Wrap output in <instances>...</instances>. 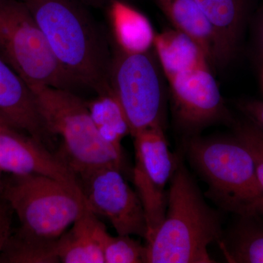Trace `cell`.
<instances>
[{
  "mask_svg": "<svg viewBox=\"0 0 263 263\" xmlns=\"http://www.w3.org/2000/svg\"><path fill=\"white\" fill-rule=\"evenodd\" d=\"M62 67L97 95L111 92L112 52L106 37L78 0H22Z\"/></svg>",
  "mask_w": 263,
  "mask_h": 263,
  "instance_id": "obj_1",
  "label": "cell"
},
{
  "mask_svg": "<svg viewBox=\"0 0 263 263\" xmlns=\"http://www.w3.org/2000/svg\"><path fill=\"white\" fill-rule=\"evenodd\" d=\"M170 184L163 221L145 245L146 262H215L208 249L221 237L219 218L181 162Z\"/></svg>",
  "mask_w": 263,
  "mask_h": 263,
  "instance_id": "obj_2",
  "label": "cell"
},
{
  "mask_svg": "<svg viewBox=\"0 0 263 263\" xmlns=\"http://www.w3.org/2000/svg\"><path fill=\"white\" fill-rule=\"evenodd\" d=\"M40 115L52 138L62 141L58 155L77 178L105 167L123 168L124 155L104 141L86 101L76 92L45 85L29 86Z\"/></svg>",
  "mask_w": 263,
  "mask_h": 263,
  "instance_id": "obj_3",
  "label": "cell"
},
{
  "mask_svg": "<svg viewBox=\"0 0 263 263\" xmlns=\"http://www.w3.org/2000/svg\"><path fill=\"white\" fill-rule=\"evenodd\" d=\"M187 151L194 167L221 206L242 217L260 216L263 192L253 157L243 142L236 136L193 138Z\"/></svg>",
  "mask_w": 263,
  "mask_h": 263,
  "instance_id": "obj_4",
  "label": "cell"
},
{
  "mask_svg": "<svg viewBox=\"0 0 263 263\" xmlns=\"http://www.w3.org/2000/svg\"><path fill=\"white\" fill-rule=\"evenodd\" d=\"M0 195L18 216V228L46 240L58 239L86 206L79 186L41 175H11Z\"/></svg>",
  "mask_w": 263,
  "mask_h": 263,
  "instance_id": "obj_5",
  "label": "cell"
},
{
  "mask_svg": "<svg viewBox=\"0 0 263 263\" xmlns=\"http://www.w3.org/2000/svg\"><path fill=\"white\" fill-rule=\"evenodd\" d=\"M0 56L28 86L76 92L81 86L65 70L22 0H0Z\"/></svg>",
  "mask_w": 263,
  "mask_h": 263,
  "instance_id": "obj_6",
  "label": "cell"
},
{
  "mask_svg": "<svg viewBox=\"0 0 263 263\" xmlns=\"http://www.w3.org/2000/svg\"><path fill=\"white\" fill-rule=\"evenodd\" d=\"M155 52L129 53L115 46L109 84L130 127L131 136L147 128L163 127L165 92Z\"/></svg>",
  "mask_w": 263,
  "mask_h": 263,
  "instance_id": "obj_7",
  "label": "cell"
},
{
  "mask_svg": "<svg viewBox=\"0 0 263 263\" xmlns=\"http://www.w3.org/2000/svg\"><path fill=\"white\" fill-rule=\"evenodd\" d=\"M133 138L136 154L133 181L146 216V241L163 221L167 209L165 187L180 162L170 150L163 127L147 128Z\"/></svg>",
  "mask_w": 263,
  "mask_h": 263,
  "instance_id": "obj_8",
  "label": "cell"
},
{
  "mask_svg": "<svg viewBox=\"0 0 263 263\" xmlns=\"http://www.w3.org/2000/svg\"><path fill=\"white\" fill-rule=\"evenodd\" d=\"M86 205L108 219L118 235L146 238L147 224L139 196L128 184L122 170L105 167L78 177Z\"/></svg>",
  "mask_w": 263,
  "mask_h": 263,
  "instance_id": "obj_9",
  "label": "cell"
},
{
  "mask_svg": "<svg viewBox=\"0 0 263 263\" xmlns=\"http://www.w3.org/2000/svg\"><path fill=\"white\" fill-rule=\"evenodd\" d=\"M176 122L187 133L228 119L220 90L210 65L183 71L167 80Z\"/></svg>",
  "mask_w": 263,
  "mask_h": 263,
  "instance_id": "obj_10",
  "label": "cell"
},
{
  "mask_svg": "<svg viewBox=\"0 0 263 263\" xmlns=\"http://www.w3.org/2000/svg\"><path fill=\"white\" fill-rule=\"evenodd\" d=\"M0 169L15 176L41 175L79 186L77 176L58 154L0 116Z\"/></svg>",
  "mask_w": 263,
  "mask_h": 263,
  "instance_id": "obj_11",
  "label": "cell"
},
{
  "mask_svg": "<svg viewBox=\"0 0 263 263\" xmlns=\"http://www.w3.org/2000/svg\"><path fill=\"white\" fill-rule=\"evenodd\" d=\"M0 116L49 148L53 138L45 127L32 90L0 56Z\"/></svg>",
  "mask_w": 263,
  "mask_h": 263,
  "instance_id": "obj_12",
  "label": "cell"
},
{
  "mask_svg": "<svg viewBox=\"0 0 263 263\" xmlns=\"http://www.w3.org/2000/svg\"><path fill=\"white\" fill-rule=\"evenodd\" d=\"M212 26L216 41V65L233 60L239 48L251 0H195Z\"/></svg>",
  "mask_w": 263,
  "mask_h": 263,
  "instance_id": "obj_13",
  "label": "cell"
},
{
  "mask_svg": "<svg viewBox=\"0 0 263 263\" xmlns=\"http://www.w3.org/2000/svg\"><path fill=\"white\" fill-rule=\"evenodd\" d=\"M108 234L94 212L85 206L72 226L57 240L62 263H105L103 245Z\"/></svg>",
  "mask_w": 263,
  "mask_h": 263,
  "instance_id": "obj_14",
  "label": "cell"
},
{
  "mask_svg": "<svg viewBox=\"0 0 263 263\" xmlns=\"http://www.w3.org/2000/svg\"><path fill=\"white\" fill-rule=\"evenodd\" d=\"M116 46L129 53H145L154 47L156 33L146 15L125 0L107 5Z\"/></svg>",
  "mask_w": 263,
  "mask_h": 263,
  "instance_id": "obj_15",
  "label": "cell"
},
{
  "mask_svg": "<svg viewBox=\"0 0 263 263\" xmlns=\"http://www.w3.org/2000/svg\"><path fill=\"white\" fill-rule=\"evenodd\" d=\"M153 49L167 81L183 71L211 65L202 48L191 37L175 29L156 34Z\"/></svg>",
  "mask_w": 263,
  "mask_h": 263,
  "instance_id": "obj_16",
  "label": "cell"
},
{
  "mask_svg": "<svg viewBox=\"0 0 263 263\" xmlns=\"http://www.w3.org/2000/svg\"><path fill=\"white\" fill-rule=\"evenodd\" d=\"M174 29L194 40L211 63H215L216 41L212 26L195 0H155Z\"/></svg>",
  "mask_w": 263,
  "mask_h": 263,
  "instance_id": "obj_17",
  "label": "cell"
},
{
  "mask_svg": "<svg viewBox=\"0 0 263 263\" xmlns=\"http://www.w3.org/2000/svg\"><path fill=\"white\" fill-rule=\"evenodd\" d=\"M90 116L104 141L119 151L122 140L130 135V127L120 104L113 92L97 95L86 102Z\"/></svg>",
  "mask_w": 263,
  "mask_h": 263,
  "instance_id": "obj_18",
  "label": "cell"
},
{
  "mask_svg": "<svg viewBox=\"0 0 263 263\" xmlns=\"http://www.w3.org/2000/svg\"><path fill=\"white\" fill-rule=\"evenodd\" d=\"M57 240L37 238L18 228L10 235L0 255V262H60L57 254Z\"/></svg>",
  "mask_w": 263,
  "mask_h": 263,
  "instance_id": "obj_19",
  "label": "cell"
},
{
  "mask_svg": "<svg viewBox=\"0 0 263 263\" xmlns=\"http://www.w3.org/2000/svg\"><path fill=\"white\" fill-rule=\"evenodd\" d=\"M247 221L233 232L228 243H221L227 260L234 263H263V221Z\"/></svg>",
  "mask_w": 263,
  "mask_h": 263,
  "instance_id": "obj_20",
  "label": "cell"
},
{
  "mask_svg": "<svg viewBox=\"0 0 263 263\" xmlns=\"http://www.w3.org/2000/svg\"><path fill=\"white\" fill-rule=\"evenodd\" d=\"M105 263L146 262V247L131 235L108 234L103 245Z\"/></svg>",
  "mask_w": 263,
  "mask_h": 263,
  "instance_id": "obj_21",
  "label": "cell"
},
{
  "mask_svg": "<svg viewBox=\"0 0 263 263\" xmlns=\"http://www.w3.org/2000/svg\"><path fill=\"white\" fill-rule=\"evenodd\" d=\"M235 136L245 143L253 157L257 179L263 192V132L252 122L238 125ZM260 216L263 217V204Z\"/></svg>",
  "mask_w": 263,
  "mask_h": 263,
  "instance_id": "obj_22",
  "label": "cell"
},
{
  "mask_svg": "<svg viewBox=\"0 0 263 263\" xmlns=\"http://www.w3.org/2000/svg\"><path fill=\"white\" fill-rule=\"evenodd\" d=\"M13 211L9 203L0 195V255L4 250L12 233Z\"/></svg>",
  "mask_w": 263,
  "mask_h": 263,
  "instance_id": "obj_23",
  "label": "cell"
},
{
  "mask_svg": "<svg viewBox=\"0 0 263 263\" xmlns=\"http://www.w3.org/2000/svg\"><path fill=\"white\" fill-rule=\"evenodd\" d=\"M243 114L263 132V102L259 100H246L240 104Z\"/></svg>",
  "mask_w": 263,
  "mask_h": 263,
  "instance_id": "obj_24",
  "label": "cell"
},
{
  "mask_svg": "<svg viewBox=\"0 0 263 263\" xmlns=\"http://www.w3.org/2000/svg\"><path fill=\"white\" fill-rule=\"evenodd\" d=\"M255 40L259 53L263 58V5L255 20Z\"/></svg>",
  "mask_w": 263,
  "mask_h": 263,
  "instance_id": "obj_25",
  "label": "cell"
},
{
  "mask_svg": "<svg viewBox=\"0 0 263 263\" xmlns=\"http://www.w3.org/2000/svg\"><path fill=\"white\" fill-rule=\"evenodd\" d=\"M86 3L95 5V6H103V5H108L111 0H85Z\"/></svg>",
  "mask_w": 263,
  "mask_h": 263,
  "instance_id": "obj_26",
  "label": "cell"
},
{
  "mask_svg": "<svg viewBox=\"0 0 263 263\" xmlns=\"http://www.w3.org/2000/svg\"><path fill=\"white\" fill-rule=\"evenodd\" d=\"M2 171L0 169V190H1L2 185H3V180L2 179Z\"/></svg>",
  "mask_w": 263,
  "mask_h": 263,
  "instance_id": "obj_27",
  "label": "cell"
},
{
  "mask_svg": "<svg viewBox=\"0 0 263 263\" xmlns=\"http://www.w3.org/2000/svg\"><path fill=\"white\" fill-rule=\"evenodd\" d=\"M262 79H263V76H262Z\"/></svg>",
  "mask_w": 263,
  "mask_h": 263,
  "instance_id": "obj_28",
  "label": "cell"
}]
</instances>
